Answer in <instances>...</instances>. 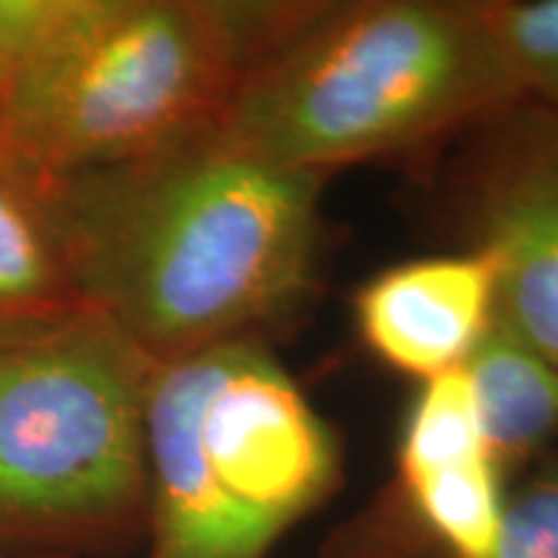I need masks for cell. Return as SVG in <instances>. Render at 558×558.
<instances>
[{
    "instance_id": "cell-1",
    "label": "cell",
    "mask_w": 558,
    "mask_h": 558,
    "mask_svg": "<svg viewBox=\"0 0 558 558\" xmlns=\"http://www.w3.org/2000/svg\"><path fill=\"white\" fill-rule=\"evenodd\" d=\"M324 173L269 163L220 120L50 181L75 292L153 362L262 337L311 292Z\"/></svg>"
},
{
    "instance_id": "cell-2",
    "label": "cell",
    "mask_w": 558,
    "mask_h": 558,
    "mask_svg": "<svg viewBox=\"0 0 558 558\" xmlns=\"http://www.w3.org/2000/svg\"><path fill=\"white\" fill-rule=\"evenodd\" d=\"M518 101L481 0L308 3L251 65L220 124L269 163L329 177Z\"/></svg>"
},
{
    "instance_id": "cell-3",
    "label": "cell",
    "mask_w": 558,
    "mask_h": 558,
    "mask_svg": "<svg viewBox=\"0 0 558 558\" xmlns=\"http://www.w3.org/2000/svg\"><path fill=\"white\" fill-rule=\"evenodd\" d=\"M308 3L65 0L0 109V150L45 184L192 135Z\"/></svg>"
},
{
    "instance_id": "cell-4",
    "label": "cell",
    "mask_w": 558,
    "mask_h": 558,
    "mask_svg": "<svg viewBox=\"0 0 558 558\" xmlns=\"http://www.w3.org/2000/svg\"><path fill=\"white\" fill-rule=\"evenodd\" d=\"M153 367L90 308L0 341V556L111 558L145 543Z\"/></svg>"
},
{
    "instance_id": "cell-5",
    "label": "cell",
    "mask_w": 558,
    "mask_h": 558,
    "mask_svg": "<svg viewBox=\"0 0 558 558\" xmlns=\"http://www.w3.org/2000/svg\"><path fill=\"white\" fill-rule=\"evenodd\" d=\"M143 558H267L337 492L329 424L262 337L156 362Z\"/></svg>"
},
{
    "instance_id": "cell-6",
    "label": "cell",
    "mask_w": 558,
    "mask_h": 558,
    "mask_svg": "<svg viewBox=\"0 0 558 558\" xmlns=\"http://www.w3.org/2000/svg\"><path fill=\"white\" fill-rule=\"evenodd\" d=\"M507 494L469 375L452 369L416 390L401 418L393 481L333 533L324 558H492Z\"/></svg>"
},
{
    "instance_id": "cell-7",
    "label": "cell",
    "mask_w": 558,
    "mask_h": 558,
    "mask_svg": "<svg viewBox=\"0 0 558 558\" xmlns=\"http://www.w3.org/2000/svg\"><path fill=\"white\" fill-rule=\"evenodd\" d=\"M476 246L497 264V320L558 367V114L518 101L478 124Z\"/></svg>"
},
{
    "instance_id": "cell-8",
    "label": "cell",
    "mask_w": 558,
    "mask_h": 558,
    "mask_svg": "<svg viewBox=\"0 0 558 558\" xmlns=\"http://www.w3.org/2000/svg\"><path fill=\"white\" fill-rule=\"evenodd\" d=\"M352 308L383 365L427 383L465 367L497 324V264L481 248L393 264L354 292Z\"/></svg>"
},
{
    "instance_id": "cell-9",
    "label": "cell",
    "mask_w": 558,
    "mask_h": 558,
    "mask_svg": "<svg viewBox=\"0 0 558 558\" xmlns=\"http://www.w3.org/2000/svg\"><path fill=\"white\" fill-rule=\"evenodd\" d=\"M81 308L47 186L0 150V341Z\"/></svg>"
},
{
    "instance_id": "cell-10",
    "label": "cell",
    "mask_w": 558,
    "mask_h": 558,
    "mask_svg": "<svg viewBox=\"0 0 558 558\" xmlns=\"http://www.w3.org/2000/svg\"><path fill=\"white\" fill-rule=\"evenodd\" d=\"M463 369L481 435L507 478L558 432V367L497 320Z\"/></svg>"
},
{
    "instance_id": "cell-11",
    "label": "cell",
    "mask_w": 558,
    "mask_h": 558,
    "mask_svg": "<svg viewBox=\"0 0 558 558\" xmlns=\"http://www.w3.org/2000/svg\"><path fill=\"white\" fill-rule=\"evenodd\" d=\"M522 101L558 114V0H481Z\"/></svg>"
},
{
    "instance_id": "cell-12",
    "label": "cell",
    "mask_w": 558,
    "mask_h": 558,
    "mask_svg": "<svg viewBox=\"0 0 558 558\" xmlns=\"http://www.w3.org/2000/svg\"><path fill=\"white\" fill-rule=\"evenodd\" d=\"M492 558H558V460L507 494Z\"/></svg>"
},
{
    "instance_id": "cell-13",
    "label": "cell",
    "mask_w": 558,
    "mask_h": 558,
    "mask_svg": "<svg viewBox=\"0 0 558 558\" xmlns=\"http://www.w3.org/2000/svg\"><path fill=\"white\" fill-rule=\"evenodd\" d=\"M65 0H0V109L52 29Z\"/></svg>"
},
{
    "instance_id": "cell-14",
    "label": "cell",
    "mask_w": 558,
    "mask_h": 558,
    "mask_svg": "<svg viewBox=\"0 0 558 558\" xmlns=\"http://www.w3.org/2000/svg\"><path fill=\"white\" fill-rule=\"evenodd\" d=\"M0 558H52V556H0Z\"/></svg>"
}]
</instances>
